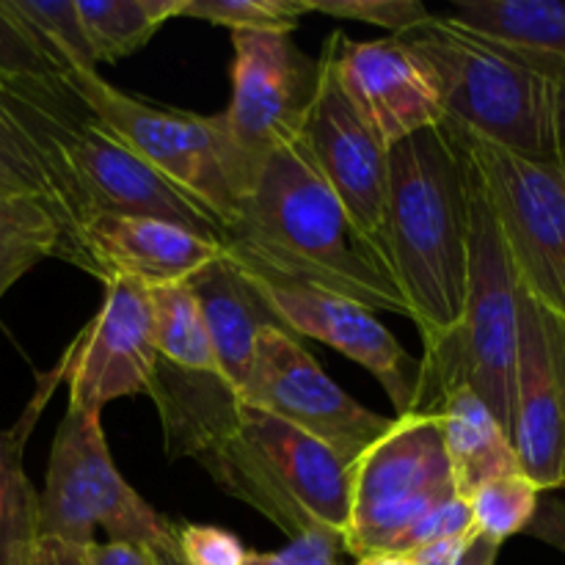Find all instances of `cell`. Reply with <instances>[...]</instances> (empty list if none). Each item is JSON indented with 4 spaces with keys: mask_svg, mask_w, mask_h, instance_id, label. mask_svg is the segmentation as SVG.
Instances as JSON below:
<instances>
[{
    "mask_svg": "<svg viewBox=\"0 0 565 565\" xmlns=\"http://www.w3.org/2000/svg\"><path fill=\"white\" fill-rule=\"evenodd\" d=\"M221 252L274 285L315 287L412 320L390 257L353 224L301 143L276 149L226 226Z\"/></svg>",
    "mask_w": 565,
    "mask_h": 565,
    "instance_id": "1",
    "label": "cell"
},
{
    "mask_svg": "<svg viewBox=\"0 0 565 565\" xmlns=\"http://www.w3.org/2000/svg\"><path fill=\"white\" fill-rule=\"evenodd\" d=\"M386 254L423 345L463 315L469 276V154L447 121L390 149Z\"/></svg>",
    "mask_w": 565,
    "mask_h": 565,
    "instance_id": "2",
    "label": "cell"
},
{
    "mask_svg": "<svg viewBox=\"0 0 565 565\" xmlns=\"http://www.w3.org/2000/svg\"><path fill=\"white\" fill-rule=\"evenodd\" d=\"M436 72L445 121L467 136L550 163L565 130V66L497 44L447 14L403 33Z\"/></svg>",
    "mask_w": 565,
    "mask_h": 565,
    "instance_id": "3",
    "label": "cell"
},
{
    "mask_svg": "<svg viewBox=\"0 0 565 565\" xmlns=\"http://www.w3.org/2000/svg\"><path fill=\"white\" fill-rule=\"evenodd\" d=\"M519 285L478 169L469 160V276L456 329L425 348L408 414H430L450 392L472 390L511 436L516 401Z\"/></svg>",
    "mask_w": 565,
    "mask_h": 565,
    "instance_id": "4",
    "label": "cell"
},
{
    "mask_svg": "<svg viewBox=\"0 0 565 565\" xmlns=\"http://www.w3.org/2000/svg\"><path fill=\"white\" fill-rule=\"evenodd\" d=\"M221 491L246 502L281 533H345L351 469L285 419L243 403L237 425L196 458Z\"/></svg>",
    "mask_w": 565,
    "mask_h": 565,
    "instance_id": "5",
    "label": "cell"
},
{
    "mask_svg": "<svg viewBox=\"0 0 565 565\" xmlns=\"http://www.w3.org/2000/svg\"><path fill=\"white\" fill-rule=\"evenodd\" d=\"M70 86L116 141L196 196L226 232L259 169L232 141L224 116H193L141 103L110 86L99 72H75Z\"/></svg>",
    "mask_w": 565,
    "mask_h": 565,
    "instance_id": "6",
    "label": "cell"
},
{
    "mask_svg": "<svg viewBox=\"0 0 565 565\" xmlns=\"http://www.w3.org/2000/svg\"><path fill=\"white\" fill-rule=\"evenodd\" d=\"M97 527L110 541L149 550L177 544L174 524L154 513L116 469L99 412L66 408L39 494L36 533L88 546Z\"/></svg>",
    "mask_w": 565,
    "mask_h": 565,
    "instance_id": "7",
    "label": "cell"
},
{
    "mask_svg": "<svg viewBox=\"0 0 565 565\" xmlns=\"http://www.w3.org/2000/svg\"><path fill=\"white\" fill-rule=\"evenodd\" d=\"M439 417L403 414L351 467V516L342 546L356 561L401 555L408 530L456 500Z\"/></svg>",
    "mask_w": 565,
    "mask_h": 565,
    "instance_id": "8",
    "label": "cell"
},
{
    "mask_svg": "<svg viewBox=\"0 0 565 565\" xmlns=\"http://www.w3.org/2000/svg\"><path fill=\"white\" fill-rule=\"evenodd\" d=\"M456 132L483 182L519 287L565 320V130L550 163Z\"/></svg>",
    "mask_w": 565,
    "mask_h": 565,
    "instance_id": "9",
    "label": "cell"
},
{
    "mask_svg": "<svg viewBox=\"0 0 565 565\" xmlns=\"http://www.w3.org/2000/svg\"><path fill=\"white\" fill-rule=\"evenodd\" d=\"M241 401L312 436L348 469L395 423L353 401L326 375L296 334L276 326H268L259 334L254 367Z\"/></svg>",
    "mask_w": 565,
    "mask_h": 565,
    "instance_id": "10",
    "label": "cell"
},
{
    "mask_svg": "<svg viewBox=\"0 0 565 565\" xmlns=\"http://www.w3.org/2000/svg\"><path fill=\"white\" fill-rule=\"evenodd\" d=\"M232 99L221 116L248 163L263 169L268 154L301 141L320 64L279 31H232Z\"/></svg>",
    "mask_w": 565,
    "mask_h": 565,
    "instance_id": "11",
    "label": "cell"
},
{
    "mask_svg": "<svg viewBox=\"0 0 565 565\" xmlns=\"http://www.w3.org/2000/svg\"><path fill=\"white\" fill-rule=\"evenodd\" d=\"M323 50L337 86L386 149L445 121L439 77L406 39L351 42L337 31Z\"/></svg>",
    "mask_w": 565,
    "mask_h": 565,
    "instance_id": "12",
    "label": "cell"
},
{
    "mask_svg": "<svg viewBox=\"0 0 565 565\" xmlns=\"http://www.w3.org/2000/svg\"><path fill=\"white\" fill-rule=\"evenodd\" d=\"M511 441L535 489H565V320L522 287Z\"/></svg>",
    "mask_w": 565,
    "mask_h": 565,
    "instance_id": "13",
    "label": "cell"
},
{
    "mask_svg": "<svg viewBox=\"0 0 565 565\" xmlns=\"http://www.w3.org/2000/svg\"><path fill=\"white\" fill-rule=\"evenodd\" d=\"M318 94L301 132V149L326 185L334 191L353 224L386 254L384 215L390 191V149L353 110L331 72L329 53H320ZM390 257V254H386Z\"/></svg>",
    "mask_w": 565,
    "mask_h": 565,
    "instance_id": "14",
    "label": "cell"
},
{
    "mask_svg": "<svg viewBox=\"0 0 565 565\" xmlns=\"http://www.w3.org/2000/svg\"><path fill=\"white\" fill-rule=\"evenodd\" d=\"M147 287L105 281V298L66 356L70 408L99 412L119 397L147 392L158 364Z\"/></svg>",
    "mask_w": 565,
    "mask_h": 565,
    "instance_id": "15",
    "label": "cell"
},
{
    "mask_svg": "<svg viewBox=\"0 0 565 565\" xmlns=\"http://www.w3.org/2000/svg\"><path fill=\"white\" fill-rule=\"evenodd\" d=\"M248 279L254 281L281 329L296 337L326 342L342 356L362 364L381 381L390 401L395 403L397 417L412 412L419 386V359L406 353V348L370 309L334 292L315 290V287L274 285L257 276H248Z\"/></svg>",
    "mask_w": 565,
    "mask_h": 565,
    "instance_id": "16",
    "label": "cell"
},
{
    "mask_svg": "<svg viewBox=\"0 0 565 565\" xmlns=\"http://www.w3.org/2000/svg\"><path fill=\"white\" fill-rule=\"evenodd\" d=\"M86 274L147 287L191 281L221 257V243L177 224L130 215H94L83 226Z\"/></svg>",
    "mask_w": 565,
    "mask_h": 565,
    "instance_id": "17",
    "label": "cell"
},
{
    "mask_svg": "<svg viewBox=\"0 0 565 565\" xmlns=\"http://www.w3.org/2000/svg\"><path fill=\"white\" fill-rule=\"evenodd\" d=\"M191 287L202 303L218 375L235 395H243L254 367L259 334L268 326L281 329L279 320L263 301L254 281L224 252L193 276Z\"/></svg>",
    "mask_w": 565,
    "mask_h": 565,
    "instance_id": "18",
    "label": "cell"
},
{
    "mask_svg": "<svg viewBox=\"0 0 565 565\" xmlns=\"http://www.w3.org/2000/svg\"><path fill=\"white\" fill-rule=\"evenodd\" d=\"M166 434V456L199 458L237 425L243 401L218 373H188L158 359L147 386Z\"/></svg>",
    "mask_w": 565,
    "mask_h": 565,
    "instance_id": "19",
    "label": "cell"
},
{
    "mask_svg": "<svg viewBox=\"0 0 565 565\" xmlns=\"http://www.w3.org/2000/svg\"><path fill=\"white\" fill-rule=\"evenodd\" d=\"M434 417H439L452 478L463 500L489 480L524 475L511 436L472 390L461 386L450 392Z\"/></svg>",
    "mask_w": 565,
    "mask_h": 565,
    "instance_id": "20",
    "label": "cell"
},
{
    "mask_svg": "<svg viewBox=\"0 0 565 565\" xmlns=\"http://www.w3.org/2000/svg\"><path fill=\"white\" fill-rule=\"evenodd\" d=\"M0 199H28L47 207L64 232V263L86 270L81 210L55 171L53 160L3 105H0Z\"/></svg>",
    "mask_w": 565,
    "mask_h": 565,
    "instance_id": "21",
    "label": "cell"
},
{
    "mask_svg": "<svg viewBox=\"0 0 565 565\" xmlns=\"http://www.w3.org/2000/svg\"><path fill=\"white\" fill-rule=\"evenodd\" d=\"M447 17L478 36L565 66V0H461Z\"/></svg>",
    "mask_w": 565,
    "mask_h": 565,
    "instance_id": "22",
    "label": "cell"
},
{
    "mask_svg": "<svg viewBox=\"0 0 565 565\" xmlns=\"http://www.w3.org/2000/svg\"><path fill=\"white\" fill-rule=\"evenodd\" d=\"M185 0H77L94 61L114 64L141 50L163 22L182 17Z\"/></svg>",
    "mask_w": 565,
    "mask_h": 565,
    "instance_id": "23",
    "label": "cell"
},
{
    "mask_svg": "<svg viewBox=\"0 0 565 565\" xmlns=\"http://www.w3.org/2000/svg\"><path fill=\"white\" fill-rule=\"evenodd\" d=\"M158 356L188 373H218L202 303L191 281L147 290Z\"/></svg>",
    "mask_w": 565,
    "mask_h": 565,
    "instance_id": "24",
    "label": "cell"
},
{
    "mask_svg": "<svg viewBox=\"0 0 565 565\" xmlns=\"http://www.w3.org/2000/svg\"><path fill=\"white\" fill-rule=\"evenodd\" d=\"M66 259L61 224L28 199H0V298L42 259Z\"/></svg>",
    "mask_w": 565,
    "mask_h": 565,
    "instance_id": "25",
    "label": "cell"
},
{
    "mask_svg": "<svg viewBox=\"0 0 565 565\" xmlns=\"http://www.w3.org/2000/svg\"><path fill=\"white\" fill-rule=\"evenodd\" d=\"M0 88L33 103L75 99L70 75L50 58L42 44L0 0Z\"/></svg>",
    "mask_w": 565,
    "mask_h": 565,
    "instance_id": "26",
    "label": "cell"
},
{
    "mask_svg": "<svg viewBox=\"0 0 565 565\" xmlns=\"http://www.w3.org/2000/svg\"><path fill=\"white\" fill-rule=\"evenodd\" d=\"M25 434L0 430V565H22L39 539V491L22 467Z\"/></svg>",
    "mask_w": 565,
    "mask_h": 565,
    "instance_id": "27",
    "label": "cell"
},
{
    "mask_svg": "<svg viewBox=\"0 0 565 565\" xmlns=\"http://www.w3.org/2000/svg\"><path fill=\"white\" fill-rule=\"evenodd\" d=\"M6 6L66 75L97 72L77 0H6Z\"/></svg>",
    "mask_w": 565,
    "mask_h": 565,
    "instance_id": "28",
    "label": "cell"
},
{
    "mask_svg": "<svg viewBox=\"0 0 565 565\" xmlns=\"http://www.w3.org/2000/svg\"><path fill=\"white\" fill-rule=\"evenodd\" d=\"M467 502L472 511L475 533L502 546L535 522L541 511V491L527 475H508L475 489Z\"/></svg>",
    "mask_w": 565,
    "mask_h": 565,
    "instance_id": "29",
    "label": "cell"
},
{
    "mask_svg": "<svg viewBox=\"0 0 565 565\" xmlns=\"http://www.w3.org/2000/svg\"><path fill=\"white\" fill-rule=\"evenodd\" d=\"M303 14H309L307 0H185L182 6V17L230 31L292 33Z\"/></svg>",
    "mask_w": 565,
    "mask_h": 565,
    "instance_id": "30",
    "label": "cell"
},
{
    "mask_svg": "<svg viewBox=\"0 0 565 565\" xmlns=\"http://www.w3.org/2000/svg\"><path fill=\"white\" fill-rule=\"evenodd\" d=\"M309 11L337 17V20L370 22L392 31V36L414 31L430 20L428 6L419 0H307Z\"/></svg>",
    "mask_w": 565,
    "mask_h": 565,
    "instance_id": "31",
    "label": "cell"
},
{
    "mask_svg": "<svg viewBox=\"0 0 565 565\" xmlns=\"http://www.w3.org/2000/svg\"><path fill=\"white\" fill-rule=\"evenodd\" d=\"M174 539L185 565H243L248 557L237 535L210 524H182Z\"/></svg>",
    "mask_w": 565,
    "mask_h": 565,
    "instance_id": "32",
    "label": "cell"
},
{
    "mask_svg": "<svg viewBox=\"0 0 565 565\" xmlns=\"http://www.w3.org/2000/svg\"><path fill=\"white\" fill-rule=\"evenodd\" d=\"M345 552L342 539L334 533H307L292 539L279 552H248L243 565H342L340 555Z\"/></svg>",
    "mask_w": 565,
    "mask_h": 565,
    "instance_id": "33",
    "label": "cell"
},
{
    "mask_svg": "<svg viewBox=\"0 0 565 565\" xmlns=\"http://www.w3.org/2000/svg\"><path fill=\"white\" fill-rule=\"evenodd\" d=\"M472 511H469V502L463 497H456V500L445 502L436 511H430L423 522L414 524L408 530L406 541L401 546V555H408V552L419 550L425 544H434V541L445 539H458V535L472 533Z\"/></svg>",
    "mask_w": 565,
    "mask_h": 565,
    "instance_id": "34",
    "label": "cell"
},
{
    "mask_svg": "<svg viewBox=\"0 0 565 565\" xmlns=\"http://www.w3.org/2000/svg\"><path fill=\"white\" fill-rule=\"evenodd\" d=\"M88 546H77L70 544V541L39 535L31 544V550H28L22 565H92L88 563Z\"/></svg>",
    "mask_w": 565,
    "mask_h": 565,
    "instance_id": "35",
    "label": "cell"
},
{
    "mask_svg": "<svg viewBox=\"0 0 565 565\" xmlns=\"http://www.w3.org/2000/svg\"><path fill=\"white\" fill-rule=\"evenodd\" d=\"M88 563L92 565H154L152 550L127 541H108V544L88 546Z\"/></svg>",
    "mask_w": 565,
    "mask_h": 565,
    "instance_id": "36",
    "label": "cell"
},
{
    "mask_svg": "<svg viewBox=\"0 0 565 565\" xmlns=\"http://www.w3.org/2000/svg\"><path fill=\"white\" fill-rule=\"evenodd\" d=\"M502 546L497 541L486 539V535L472 533V539L463 546L461 557H458L456 565H494L497 557H500Z\"/></svg>",
    "mask_w": 565,
    "mask_h": 565,
    "instance_id": "37",
    "label": "cell"
},
{
    "mask_svg": "<svg viewBox=\"0 0 565 565\" xmlns=\"http://www.w3.org/2000/svg\"><path fill=\"white\" fill-rule=\"evenodd\" d=\"M356 565H417L408 555H373L356 561Z\"/></svg>",
    "mask_w": 565,
    "mask_h": 565,
    "instance_id": "38",
    "label": "cell"
},
{
    "mask_svg": "<svg viewBox=\"0 0 565 565\" xmlns=\"http://www.w3.org/2000/svg\"><path fill=\"white\" fill-rule=\"evenodd\" d=\"M152 557H154V565H185V563L180 561V552H177V544L158 546V550H152Z\"/></svg>",
    "mask_w": 565,
    "mask_h": 565,
    "instance_id": "39",
    "label": "cell"
}]
</instances>
